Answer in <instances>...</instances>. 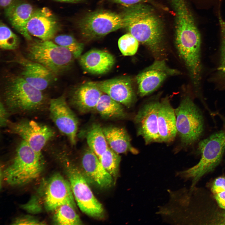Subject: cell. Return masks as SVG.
I'll use <instances>...</instances> for the list:
<instances>
[{"mask_svg":"<svg viewBox=\"0 0 225 225\" xmlns=\"http://www.w3.org/2000/svg\"><path fill=\"white\" fill-rule=\"evenodd\" d=\"M124 28L139 42L152 52L162 51L163 38L162 23L154 11L143 3L134 5L125 9L122 14Z\"/></svg>","mask_w":225,"mask_h":225,"instance_id":"obj_1","label":"cell"},{"mask_svg":"<svg viewBox=\"0 0 225 225\" xmlns=\"http://www.w3.org/2000/svg\"><path fill=\"white\" fill-rule=\"evenodd\" d=\"M3 98L8 111L15 113L37 111L44 106L45 101L42 91L21 76L13 77L8 80L5 87Z\"/></svg>","mask_w":225,"mask_h":225,"instance_id":"obj_2","label":"cell"},{"mask_svg":"<svg viewBox=\"0 0 225 225\" xmlns=\"http://www.w3.org/2000/svg\"><path fill=\"white\" fill-rule=\"evenodd\" d=\"M42 156L22 140L18 145L12 162L4 171L3 178L9 184L18 186L38 178L43 168Z\"/></svg>","mask_w":225,"mask_h":225,"instance_id":"obj_3","label":"cell"},{"mask_svg":"<svg viewBox=\"0 0 225 225\" xmlns=\"http://www.w3.org/2000/svg\"><path fill=\"white\" fill-rule=\"evenodd\" d=\"M198 149L201 154L198 163L176 173L177 176L191 180V189L202 176L212 171L220 162L225 149V130L216 132L201 141Z\"/></svg>","mask_w":225,"mask_h":225,"instance_id":"obj_4","label":"cell"},{"mask_svg":"<svg viewBox=\"0 0 225 225\" xmlns=\"http://www.w3.org/2000/svg\"><path fill=\"white\" fill-rule=\"evenodd\" d=\"M29 59L44 66L55 75L68 70L75 58L67 48L49 40L35 41L27 49Z\"/></svg>","mask_w":225,"mask_h":225,"instance_id":"obj_5","label":"cell"},{"mask_svg":"<svg viewBox=\"0 0 225 225\" xmlns=\"http://www.w3.org/2000/svg\"><path fill=\"white\" fill-rule=\"evenodd\" d=\"M177 132L182 144L190 145L199 139L204 128L200 110L188 96L184 98L175 109Z\"/></svg>","mask_w":225,"mask_h":225,"instance_id":"obj_6","label":"cell"},{"mask_svg":"<svg viewBox=\"0 0 225 225\" xmlns=\"http://www.w3.org/2000/svg\"><path fill=\"white\" fill-rule=\"evenodd\" d=\"M78 25L82 35L88 40L103 37L124 27L122 14L103 10L88 13Z\"/></svg>","mask_w":225,"mask_h":225,"instance_id":"obj_7","label":"cell"},{"mask_svg":"<svg viewBox=\"0 0 225 225\" xmlns=\"http://www.w3.org/2000/svg\"><path fill=\"white\" fill-rule=\"evenodd\" d=\"M68 167L69 182L81 210L91 217L102 218L104 210L102 204L94 196L83 174L74 165L69 164Z\"/></svg>","mask_w":225,"mask_h":225,"instance_id":"obj_8","label":"cell"},{"mask_svg":"<svg viewBox=\"0 0 225 225\" xmlns=\"http://www.w3.org/2000/svg\"><path fill=\"white\" fill-rule=\"evenodd\" d=\"M11 132L18 135L39 155L47 143L55 135L48 126L35 121L20 120L10 125Z\"/></svg>","mask_w":225,"mask_h":225,"instance_id":"obj_9","label":"cell"},{"mask_svg":"<svg viewBox=\"0 0 225 225\" xmlns=\"http://www.w3.org/2000/svg\"><path fill=\"white\" fill-rule=\"evenodd\" d=\"M49 110L50 118L57 128L67 136L72 145H75L78 121L64 96L51 99Z\"/></svg>","mask_w":225,"mask_h":225,"instance_id":"obj_10","label":"cell"},{"mask_svg":"<svg viewBox=\"0 0 225 225\" xmlns=\"http://www.w3.org/2000/svg\"><path fill=\"white\" fill-rule=\"evenodd\" d=\"M179 73L168 67L164 60H156L137 76L138 94L142 97L148 95L159 88L167 78Z\"/></svg>","mask_w":225,"mask_h":225,"instance_id":"obj_11","label":"cell"},{"mask_svg":"<svg viewBox=\"0 0 225 225\" xmlns=\"http://www.w3.org/2000/svg\"><path fill=\"white\" fill-rule=\"evenodd\" d=\"M44 200L45 207L48 211H55L60 206L66 204L76 207L69 182L58 173L53 175L49 180Z\"/></svg>","mask_w":225,"mask_h":225,"instance_id":"obj_12","label":"cell"},{"mask_svg":"<svg viewBox=\"0 0 225 225\" xmlns=\"http://www.w3.org/2000/svg\"><path fill=\"white\" fill-rule=\"evenodd\" d=\"M160 102L152 101L144 105L134 117L138 135L146 144L160 142L158 128V113Z\"/></svg>","mask_w":225,"mask_h":225,"instance_id":"obj_13","label":"cell"},{"mask_svg":"<svg viewBox=\"0 0 225 225\" xmlns=\"http://www.w3.org/2000/svg\"><path fill=\"white\" fill-rule=\"evenodd\" d=\"M29 33L42 40L52 39L59 29L58 22L51 10L44 7L34 11L27 26Z\"/></svg>","mask_w":225,"mask_h":225,"instance_id":"obj_14","label":"cell"},{"mask_svg":"<svg viewBox=\"0 0 225 225\" xmlns=\"http://www.w3.org/2000/svg\"><path fill=\"white\" fill-rule=\"evenodd\" d=\"M100 89L114 100L129 108L134 102L132 82L128 78H118L95 82Z\"/></svg>","mask_w":225,"mask_h":225,"instance_id":"obj_15","label":"cell"},{"mask_svg":"<svg viewBox=\"0 0 225 225\" xmlns=\"http://www.w3.org/2000/svg\"><path fill=\"white\" fill-rule=\"evenodd\" d=\"M16 62L22 68L21 76L36 88L42 91L52 82L55 75L40 64L22 57Z\"/></svg>","mask_w":225,"mask_h":225,"instance_id":"obj_16","label":"cell"},{"mask_svg":"<svg viewBox=\"0 0 225 225\" xmlns=\"http://www.w3.org/2000/svg\"><path fill=\"white\" fill-rule=\"evenodd\" d=\"M81 164L86 179L100 188H108L112 185V177L103 167L98 157L89 148L83 154Z\"/></svg>","mask_w":225,"mask_h":225,"instance_id":"obj_17","label":"cell"},{"mask_svg":"<svg viewBox=\"0 0 225 225\" xmlns=\"http://www.w3.org/2000/svg\"><path fill=\"white\" fill-rule=\"evenodd\" d=\"M102 92L95 82L84 83L76 88L70 97L71 104L82 113L95 110L97 103Z\"/></svg>","mask_w":225,"mask_h":225,"instance_id":"obj_18","label":"cell"},{"mask_svg":"<svg viewBox=\"0 0 225 225\" xmlns=\"http://www.w3.org/2000/svg\"><path fill=\"white\" fill-rule=\"evenodd\" d=\"M79 58V62L82 68L93 74H102L108 72L115 63L113 55L105 51L98 49L91 50Z\"/></svg>","mask_w":225,"mask_h":225,"instance_id":"obj_19","label":"cell"},{"mask_svg":"<svg viewBox=\"0 0 225 225\" xmlns=\"http://www.w3.org/2000/svg\"><path fill=\"white\" fill-rule=\"evenodd\" d=\"M34 11L29 3L20 0L13 1L5 8L6 17L13 28L28 40L32 38L27 26Z\"/></svg>","mask_w":225,"mask_h":225,"instance_id":"obj_20","label":"cell"},{"mask_svg":"<svg viewBox=\"0 0 225 225\" xmlns=\"http://www.w3.org/2000/svg\"><path fill=\"white\" fill-rule=\"evenodd\" d=\"M158 128L160 142H169L176 135V117L168 98L159 102L158 113Z\"/></svg>","mask_w":225,"mask_h":225,"instance_id":"obj_21","label":"cell"},{"mask_svg":"<svg viewBox=\"0 0 225 225\" xmlns=\"http://www.w3.org/2000/svg\"><path fill=\"white\" fill-rule=\"evenodd\" d=\"M103 131L109 147L120 154L130 152L137 154L138 151L131 143L129 135L123 128L108 126L103 128Z\"/></svg>","mask_w":225,"mask_h":225,"instance_id":"obj_22","label":"cell"},{"mask_svg":"<svg viewBox=\"0 0 225 225\" xmlns=\"http://www.w3.org/2000/svg\"><path fill=\"white\" fill-rule=\"evenodd\" d=\"M95 110L105 119H122L126 116L122 104L106 93L100 97Z\"/></svg>","mask_w":225,"mask_h":225,"instance_id":"obj_23","label":"cell"},{"mask_svg":"<svg viewBox=\"0 0 225 225\" xmlns=\"http://www.w3.org/2000/svg\"><path fill=\"white\" fill-rule=\"evenodd\" d=\"M86 138L88 148L98 158L109 147L103 128L98 123L91 126L87 132Z\"/></svg>","mask_w":225,"mask_h":225,"instance_id":"obj_24","label":"cell"},{"mask_svg":"<svg viewBox=\"0 0 225 225\" xmlns=\"http://www.w3.org/2000/svg\"><path fill=\"white\" fill-rule=\"evenodd\" d=\"M75 208L68 204L59 206L55 210L53 218L55 222L59 225L82 224V222L75 210Z\"/></svg>","mask_w":225,"mask_h":225,"instance_id":"obj_25","label":"cell"},{"mask_svg":"<svg viewBox=\"0 0 225 225\" xmlns=\"http://www.w3.org/2000/svg\"><path fill=\"white\" fill-rule=\"evenodd\" d=\"M98 158L105 170L112 177H116L118 172L121 161L119 154L109 147Z\"/></svg>","mask_w":225,"mask_h":225,"instance_id":"obj_26","label":"cell"},{"mask_svg":"<svg viewBox=\"0 0 225 225\" xmlns=\"http://www.w3.org/2000/svg\"><path fill=\"white\" fill-rule=\"evenodd\" d=\"M54 42L66 48L73 54L75 58H79L84 49V44L78 42L71 35L61 34L54 37Z\"/></svg>","mask_w":225,"mask_h":225,"instance_id":"obj_27","label":"cell"},{"mask_svg":"<svg viewBox=\"0 0 225 225\" xmlns=\"http://www.w3.org/2000/svg\"><path fill=\"white\" fill-rule=\"evenodd\" d=\"M17 36L6 25L2 22L0 26V47L5 50H13L19 45Z\"/></svg>","mask_w":225,"mask_h":225,"instance_id":"obj_28","label":"cell"},{"mask_svg":"<svg viewBox=\"0 0 225 225\" xmlns=\"http://www.w3.org/2000/svg\"><path fill=\"white\" fill-rule=\"evenodd\" d=\"M139 42L133 36L128 33L119 38L118 44L119 49L123 55L130 56L134 55L137 52Z\"/></svg>","mask_w":225,"mask_h":225,"instance_id":"obj_29","label":"cell"},{"mask_svg":"<svg viewBox=\"0 0 225 225\" xmlns=\"http://www.w3.org/2000/svg\"><path fill=\"white\" fill-rule=\"evenodd\" d=\"M211 190L218 205L225 211V177L221 176L215 178L212 183Z\"/></svg>","mask_w":225,"mask_h":225,"instance_id":"obj_30","label":"cell"},{"mask_svg":"<svg viewBox=\"0 0 225 225\" xmlns=\"http://www.w3.org/2000/svg\"><path fill=\"white\" fill-rule=\"evenodd\" d=\"M219 22L221 36L220 60L218 68L220 77L225 80V20L219 15Z\"/></svg>","mask_w":225,"mask_h":225,"instance_id":"obj_31","label":"cell"},{"mask_svg":"<svg viewBox=\"0 0 225 225\" xmlns=\"http://www.w3.org/2000/svg\"><path fill=\"white\" fill-rule=\"evenodd\" d=\"M7 108L3 103L0 104V125L1 127L6 126L8 122V112Z\"/></svg>","mask_w":225,"mask_h":225,"instance_id":"obj_32","label":"cell"},{"mask_svg":"<svg viewBox=\"0 0 225 225\" xmlns=\"http://www.w3.org/2000/svg\"><path fill=\"white\" fill-rule=\"evenodd\" d=\"M14 224L39 225L44 224L42 222L32 218L25 217L18 218L14 222Z\"/></svg>","mask_w":225,"mask_h":225,"instance_id":"obj_33","label":"cell"},{"mask_svg":"<svg viewBox=\"0 0 225 225\" xmlns=\"http://www.w3.org/2000/svg\"><path fill=\"white\" fill-rule=\"evenodd\" d=\"M125 6L128 7L138 3H144L148 2L149 0H111Z\"/></svg>","mask_w":225,"mask_h":225,"instance_id":"obj_34","label":"cell"},{"mask_svg":"<svg viewBox=\"0 0 225 225\" xmlns=\"http://www.w3.org/2000/svg\"><path fill=\"white\" fill-rule=\"evenodd\" d=\"M13 0H0V5L2 8H5L9 6Z\"/></svg>","mask_w":225,"mask_h":225,"instance_id":"obj_35","label":"cell"},{"mask_svg":"<svg viewBox=\"0 0 225 225\" xmlns=\"http://www.w3.org/2000/svg\"><path fill=\"white\" fill-rule=\"evenodd\" d=\"M59 2H76L79 1L81 0H55Z\"/></svg>","mask_w":225,"mask_h":225,"instance_id":"obj_36","label":"cell"}]
</instances>
